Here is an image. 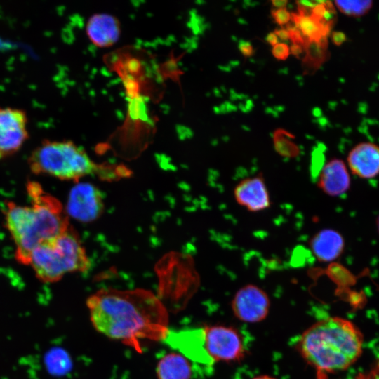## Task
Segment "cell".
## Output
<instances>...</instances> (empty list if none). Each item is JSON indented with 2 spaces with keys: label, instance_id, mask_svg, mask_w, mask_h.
<instances>
[{
  "label": "cell",
  "instance_id": "obj_2",
  "mask_svg": "<svg viewBox=\"0 0 379 379\" xmlns=\"http://www.w3.org/2000/svg\"><path fill=\"white\" fill-rule=\"evenodd\" d=\"M30 205L9 201L5 212L6 227L15 246V258L27 265L31 252L41 244L65 232L70 226L61 203L36 182H29Z\"/></svg>",
  "mask_w": 379,
  "mask_h": 379
},
{
  "label": "cell",
  "instance_id": "obj_23",
  "mask_svg": "<svg viewBox=\"0 0 379 379\" xmlns=\"http://www.w3.org/2000/svg\"><path fill=\"white\" fill-rule=\"evenodd\" d=\"M237 110V107L229 101H225L219 108V113H230Z\"/></svg>",
  "mask_w": 379,
  "mask_h": 379
},
{
  "label": "cell",
  "instance_id": "obj_31",
  "mask_svg": "<svg viewBox=\"0 0 379 379\" xmlns=\"http://www.w3.org/2000/svg\"><path fill=\"white\" fill-rule=\"evenodd\" d=\"M376 225H377L378 232L379 233V215L378 216L377 220H376Z\"/></svg>",
  "mask_w": 379,
  "mask_h": 379
},
{
  "label": "cell",
  "instance_id": "obj_28",
  "mask_svg": "<svg viewBox=\"0 0 379 379\" xmlns=\"http://www.w3.org/2000/svg\"><path fill=\"white\" fill-rule=\"evenodd\" d=\"M273 6L277 8H285L286 4H288V1L286 0H273L271 1Z\"/></svg>",
  "mask_w": 379,
  "mask_h": 379
},
{
  "label": "cell",
  "instance_id": "obj_19",
  "mask_svg": "<svg viewBox=\"0 0 379 379\" xmlns=\"http://www.w3.org/2000/svg\"><path fill=\"white\" fill-rule=\"evenodd\" d=\"M271 15L279 25L287 24L291 19V14L285 8L273 9Z\"/></svg>",
  "mask_w": 379,
  "mask_h": 379
},
{
  "label": "cell",
  "instance_id": "obj_18",
  "mask_svg": "<svg viewBox=\"0 0 379 379\" xmlns=\"http://www.w3.org/2000/svg\"><path fill=\"white\" fill-rule=\"evenodd\" d=\"M334 3L342 13L354 18L366 15L373 7L371 0L335 1Z\"/></svg>",
  "mask_w": 379,
  "mask_h": 379
},
{
  "label": "cell",
  "instance_id": "obj_9",
  "mask_svg": "<svg viewBox=\"0 0 379 379\" xmlns=\"http://www.w3.org/2000/svg\"><path fill=\"white\" fill-rule=\"evenodd\" d=\"M104 208L101 192L90 183H79L70 191L67 214L81 222H91L100 217Z\"/></svg>",
  "mask_w": 379,
  "mask_h": 379
},
{
  "label": "cell",
  "instance_id": "obj_1",
  "mask_svg": "<svg viewBox=\"0 0 379 379\" xmlns=\"http://www.w3.org/2000/svg\"><path fill=\"white\" fill-rule=\"evenodd\" d=\"M86 305L95 330L138 352L143 340H164L168 333V313L151 291L102 288L90 295Z\"/></svg>",
  "mask_w": 379,
  "mask_h": 379
},
{
  "label": "cell",
  "instance_id": "obj_10",
  "mask_svg": "<svg viewBox=\"0 0 379 379\" xmlns=\"http://www.w3.org/2000/svg\"><path fill=\"white\" fill-rule=\"evenodd\" d=\"M236 201L251 212L264 211L270 206V197L262 174L241 180L234 189Z\"/></svg>",
  "mask_w": 379,
  "mask_h": 379
},
{
  "label": "cell",
  "instance_id": "obj_26",
  "mask_svg": "<svg viewBox=\"0 0 379 379\" xmlns=\"http://www.w3.org/2000/svg\"><path fill=\"white\" fill-rule=\"evenodd\" d=\"M274 34L282 41H287L289 39V33L287 29H276Z\"/></svg>",
  "mask_w": 379,
  "mask_h": 379
},
{
  "label": "cell",
  "instance_id": "obj_4",
  "mask_svg": "<svg viewBox=\"0 0 379 379\" xmlns=\"http://www.w3.org/2000/svg\"><path fill=\"white\" fill-rule=\"evenodd\" d=\"M28 165L34 174L74 182L88 175L107 180L129 175L124 166L95 163L83 148L70 140H43L31 152Z\"/></svg>",
  "mask_w": 379,
  "mask_h": 379
},
{
  "label": "cell",
  "instance_id": "obj_11",
  "mask_svg": "<svg viewBox=\"0 0 379 379\" xmlns=\"http://www.w3.org/2000/svg\"><path fill=\"white\" fill-rule=\"evenodd\" d=\"M347 164L351 172L359 178L371 179L379 174V145L362 142L349 152Z\"/></svg>",
  "mask_w": 379,
  "mask_h": 379
},
{
  "label": "cell",
  "instance_id": "obj_3",
  "mask_svg": "<svg viewBox=\"0 0 379 379\" xmlns=\"http://www.w3.org/2000/svg\"><path fill=\"white\" fill-rule=\"evenodd\" d=\"M363 335L350 321L331 317L308 327L299 337L297 349L319 379L344 371L362 352Z\"/></svg>",
  "mask_w": 379,
  "mask_h": 379
},
{
  "label": "cell",
  "instance_id": "obj_27",
  "mask_svg": "<svg viewBox=\"0 0 379 379\" xmlns=\"http://www.w3.org/2000/svg\"><path fill=\"white\" fill-rule=\"evenodd\" d=\"M265 41L272 46L278 44V37L274 32H270L265 36Z\"/></svg>",
  "mask_w": 379,
  "mask_h": 379
},
{
  "label": "cell",
  "instance_id": "obj_5",
  "mask_svg": "<svg viewBox=\"0 0 379 379\" xmlns=\"http://www.w3.org/2000/svg\"><path fill=\"white\" fill-rule=\"evenodd\" d=\"M27 265L40 281L53 283L67 273L85 272L90 262L78 234L69 227L36 246L30 253Z\"/></svg>",
  "mask_w": 379,
  "mask_h": 379
},
{
  "label": "cell",
  "instance_id": "obj_8",
  "mask_svg": "<svg viewBox=\"0 0 379 379\" xmlns=\"http://www.w3.org/2000/svg\"><path fill=\"white\" fill-rule=\"evenodd\" d=\"M231 308L239 320L258 323L267 317L270 300L263 289L254 284H247L236 292L231 302Z\"/></svg>",
  "mask_w": 379,
  "mask_h": 379
},
{
  "label": "cell",
  "instance_id": "obj_14",
  "mask_svg": "<svg viewBox=\"0 0 379 379\" xmlns=\"http://www.w3.org/2000/svg\"><path fill=\"white\" fill-rule=\"evenodd\" d=\"M310 246L319 261L328 262L340 257L344 249L345 241L338 231L324 229L312 237Z\"/></svg>",
  "mask_w": 379,
  "mask_h": 379
},
{
  "label": "cell",
  "instance_id": "obj_22",
  "mask_svg": "<svg viewBox=\"0 0 379 379\" xmlns=\"http://www.w3.org/2000/svg\"><path fill=\"white\" fill-rule=\"evenodd\" d=\"M331 39L335 45L340 46L346 40V36L341 32H333L331 34Z\"/></svg>",
  "mask_w": 379,
  "mask_h": 379
},
{
  "label": "cell",
  "instance_id": "obj_24",
  "mask_svg": "<svg viewBox=\"0 0 379 379\" xmlns=\"http://www.w3.org/2000/svg\"><path fill=\"white\" fill-rule=\"evenodd\" d=\"M239 107L241 112L248 113L251 112L253 107V103L251 100H246L245 104L239 103Z\"/></svg>",
  "mask_w": 379,
  "mask_h": 379
},
{
  "label": "cell",
  "instance_id": "obj_29",
  "mask_svg": "<svg viewBox=\"0 0 379 379\" xmlns=\"http://www.w3.org/2000/svg\"><path fill=\"white\" fill-rule=\"evenodd\" d=\"M312 114L314 117H319L321 114V109L318 107H314Z\"/></svg>",
  "mask_w": 379,
  "mask_h": 379
},
{
  "label": "cell",
  "instance_id": "obj_15",
  "mask_svg": "<svg viewBox=\"0 0 379 379\" xmlns=\"http://www.w3.org/2000/svg\"><path fill=\"white\" fill-rule=\"evenodd\" d=\"M158 379H190L192 367L182 354L171 352L164 355L157 366Z\"/></svg>",
  "mask_w": 379,
  "mask_h": 379
},
{
  "label": "cell",
  "instance_id": "obj_13",
  "mask_svg": "<svg viewBox=\"0 0 379 379\" xmlns=\"http://www.w3.org/2000/svg\"><path fill=\"white\" fill-rule=\"evenodd\" d=\"M317 185L331 197L345 193L350 187V176L344 161L333 159L327 162L320 170Z\"/></svg>",
  "mask_w": 379,
  "mask_h": 379
},
{
  "label": "cell",
  "instance_id": "obj_21",
  "mask_svg": "<svg viewBox=\"0 0 379 379\" xmlns=\"http://www.w3.org/2000/svg\"><path fill=\"white\" fill-rule=\"evenodd\" d=\"M238 48L244 57H250L254 53V50L250 41L240 39L238 43Z\"/></svg>",
  "mask_w": 379,
  "mask_h": 379
},
{
  "label": "cell",
  "instance_id": "obj_7",
  "mask_svg": "<svg viewBox=\"0 0 379 379\" xmlns=\"http://www.w3.org/2000/svg\"><path fill=\"white\" fill-rule=\"evenodd\" d=\"M27 121L22 109L0 107V159L15 154L28 140Z\"/></svg>",
  "mask_w": 379,
  "mask_h": 379
},
{
  "label": "cell",
  "instance_id": "obj_25",
  "mask_svg": "<svg viewBox=\"0 0 379 379\" xmlns=\"http://www.w3.org/2000/svg\"><path fill=\"white\" fill-rule=\"evenodd\" d=\"M289 49L290 53L295 57H299L302 53V46L299 44H292Z\"/></svg>",
  "mask_w": 379,
  "mask_h": 379
},
{
  "label": "cell",
  "instance_id": "obj_12",
  "mask_svg": "<svg viewBox=\"0 0 379 379\" xmlns=\"http://www.w3.org/2000/svg\"><path fill=\"white\" fill-rule=\"evenodd\" d=\"M86 32L95 46L107 48L113 46L119 40L121 25L119 20L112 15L97 13L88 19Z\"/></svg>",
  "mask_w": 379,
  "mask_h": 379
},
{
  "label": "cell",
  "instance_id": "obj_17",
  "mask_svg": "<svg viewBox=\"0 0 379 379\" xmlns=\"http://www.w3.org/2000/svg\"><path fill=\"white\" fill-rule=\"evenodd\" d=\"M295 136L282 128L276 130L273 139L276 151L281 156L291 157L298 154L299 149L293 142Z\"/></svg>",
  "mask_w": 379,
  "mask_h": 379
},
{
  "label": "cell",
  "instance_id": "obj_20",
  "mask_svg": "<svg viewBox=\"0 0 379 379\" xmlns=\"http://www.w3.org/2000/svg\"><path fill=\"white\" fill-rule=\"evenodd\" d=\"M272 55L279 60H285L290 54V49L285 43H278L273 46L272 50Z\"/></svg>",
  "mask_w": 379,
  "mask_h": 379
},
{
  "label": "cell",
  "instance_id": "obj_30",
  "mask_svg": "<svg viewBox=\"0 0 379 379\" xmlns=\"http://www.w3.org/2000/svg\"><path fill=\"white\" fill-rule=\"evenodd\" d=\"M252 379H277V378L271 375H257L253 378Z\"/></svg>",
  "mask_w": 379,
  "mask_h": 379
},
{
  "label": "cell",
  "instance_id": "obj_16",
  "mask_svg": "<svg viewBox=\"0 0 379 379\" xmlns=\"http://www.w3.org/2000/svg\"><path fill=\"white\" fill-rule=\"evenodd\" d=\"M291 17L295 27L306 37L305 40L319 41L326 37L330 31V25L322 23L311 15L299 12L291 13Z\"/></svg>",
  "mask_w": 379,
  "mask_h": 379
},
{
  "label": "cell",
  "instance_id": "obj_6",
  "mask_svg": "<svg viewBox=\"0 0 379 379\" xmlns=\"http://www.w3.org/2000/svg\"><path fill=\"white\" fill-rule=\"evenodd\" d=\"M203 347L212 361L237 362L244 359L246 349L239 331L225 325H210L201 329Z\"/></svg>",
  "mask_w": 379,
  "mask_h": 379
}]
</instances>
